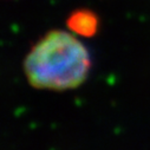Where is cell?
Listing matches in <instances>:
<instances>
[{"label":"cell","instance_id":"1","mask_svg":"<svg viewBox=\"0 0 150 150\" xmlns=\"http://www.w3.org/2000/svg\"><path fill=\"white\" fill-rule=\"evenodd\" d=\"M90 66L88 49L74 33L63 30L46 33L24 60V72L32 86L58 91L79 86Z\"/></svg>","mask_w":150,"mask_h":150},{"label":"cell","instance_id":"2","mask_svg":"<svg viewBox=\"0 0 150 150\" xmlns=\"http://www.w3.org/2000/svg\"><path fill=\"white\" fill-rule=\"evenodd\" d=\"M67 25L72 33L90 37L96 33L98 20L92 12L81 10L70 16V18L67 19Z\"/></svg>","mask_w":150,"mask_h":150}]
</instances>
